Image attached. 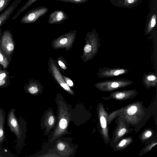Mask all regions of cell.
<instances>
[{
  "label": "cell",
  "mask_w": 157,
  "mask_h": 157,
  "mask_svg": "<svg viewBox=\"0 0 157 157\" xmlns=\"http://www.w3.org/2000/svg\"><path fill=\"white\" fill-rule=\"evenodd\" d=\"M150 115L148 109L144 108L143 101L132 103L108 114L109 125L116 116H121L125 120L126 123L134 127L135 130L138 132Z\"/></svg>",
  "instance_id": "1"
},
{
  "label": "cell",
  "mask_w": 157,
  "mask_h": 157,
  "mask_svg": "<svg viewBox=\"0 0 157 157\" xmlns=\"http://www.w3.org/2000/svg\"><path fill=\"white\" fill-rule=\"evenodd\" d=\"M97 111L99 121V132L105 143L108 145L111 141L108 129V113L101 103H98Z\"/></svg>",
  "instance_id": "2"
},
{
  "label": "cell",
  "mask_w": 157,
  "mask_h": 157,
  "mask_svg": "<svg viewBox=\"0 0 157 157\" xmlns=\"http://www.w3.org/2000/svg\"><path fill=\"white\" fill-rule=\"evenodd\" d=\"M15 43L10 31L6 29L2 33L0 39V48L6 58L10 61L14 51Z\"/></svg>",
  "instance_id": "3"
},
{
  "label": "cell",
  "mask_w": 157,
  "mask_h": 157,
  "mask_svg": "<svg viewBox=\"0 0 157 157\" xmlns=\"http://www.w3.org/2000/svg\"><path fill=\"white\" fill-rule=\"evenodd\" d=\"M133 82L126 79H114L101 81L95 84L96 87L102 92H111L117 89L124 88Z\"/></svg>",
  "instance_id": "4"
},
{
  "label": "cell",
  "mask_w": 157,
  "mask_h": 157,
  "mask_svg": "<svg viewBox=\"0 0 157 157\" xmlns=\"http://www.w3.org/2000/svg\"><path fill=\"white\" fill-rule=\"evenodd\" d=\"M117 125L113 132V136L110 144L111 147L116 144L124 136L131 132L133 130L129 128L125 119L122 117L118 116Z\"/></svg>",
  "instance_id": "5"
},
{
  "label": "cell",
  "mask_w": 157,
  "mask_h": 157,
  "mask_svg": "<svg viewBox=\"0 0 157 157\" xmlns=\"http://www.w3.org/2000/svg\"><path fill=\"white\" fill-rule=\"evenodd\" d=\"M16 109L11 108L8 112L7 116V123L10 130L16 137L17 142H20L22 137L23 132L22 125L21 121L16 117L15 112Z\"/></svg>",
  "instance_id": "6"
},
{
  "label": "cell",
  "mask_w": 157,
  "mask_h": 157,
  "mask_svg": "<svg viewBox=\"0 0 157 157\" xmlns=\"http://www.w3.org/2000/svg\"><path fill=\"white\" fill-rule=\"evenodd\" d=\"M48 8L41 6L33 8L28 10L22 17L20 22L24 24H29L35 22L39 18L45 14Z\"/></svg>",
  "instance_id": "7"
},
{
  "label": "cell",
  "mask_w": 157,
  "mask_h": 157,
  "mask_svg": "<svg viewBox=\"0 0 157 157\" xmlns=\"http://www.w3.org/2000/svg\"><path fill=\"white\" fill-rule=\"evenodd\" d=\"M137 92L136 90H131L123 91H118L111 92L108 97H103L101 99L108 100L113 99L117 100L123 101L133 98L137 96Z\"/></svg>",
  "instance_id": "8"
},
{
  "label": "cell",
  "mask_w": 157,
  "mask_h": 157,
  "mask_svg": "<svg viewBox=\"0 0 157 157\" xmlns=\"http://www.w3.org/2000/svg\"><path fill=\"white\" fill-rule=\"evenodd\" d=\"M128 71V70L124 68H111L104 67L99 69L98 75L100 78H111L124 75Z\"/></svg>",
  "instance_id": "9"
},
{
  "label": "cell",
  "mask_w": 157,
  "mask_h": 157,
  "mask_svg": "<svg viewBox=\"0 0 157 157\" xmlns=\"http://www.w3.org/2000/svg\"><path fill=\"white\" fill-rule=\"evenodd\" d=\"M68 14L63 10H56L48 16V23L50 24H60L68 19Z\"/></svg>",
  "instance_id": "10"
},
{
  "label": "cell",
  "mask_w": 157,
  "mask_h": 157,
  "mask_svg": "<svg viewBox=\"0 0 157 157\" xmlns=\"http://www.w3.org/2000/svg\"><path fill=\"white\" fill-rule=\"evenodd\" d=\"M22 0H15L0 14V29L10 17Z\"/></svg>",
  "instance_id": "11"
},
{
  "label": "cell",
  "mask_w": 157,
  "mask_h": 157,
  "mask_svg": "<svg viewBox=\"0 0 157 157\" xmlns=\"http://www.w3.org/2000/svg\"><path fill=\"white\" fill-rule=\"evenodd\" d=\"M142 81L144 86L148 89L151 87H156L157 85L156 75L154 72L149 73L147 74L145 73L143 77Z\"/></svg>",
  "instance_id": "12"
},
{
  "label": "cell",
  "mask_w": 157,
  "mask_h": 157,
  "mask_svg": "<svg viewBox=\"0 0 157 157\" xmlns=\"http://www.w3.org/2000/svg\"><path fill=\"white\" fill-rule=\"evenodd\" d=\"M133 137L128 136L121 139L117 143L112 146L116 151H119L124 149L133 142Z\"/></svg>",
  "instance_id": "13"
},
{
  "label": "cell",
  "mask_w": 157,
  "mask_h": 157,
  "mask_svg": "<svg viewBox=\"0 0 157 157\" xmlns=\"http://www.w3.org/2000/svg\"><path fill=\"white\" fill-rule=\"evenodd\" d=\"M5 122V113L3 109L0 108V146L5 139L4 125Z\"/></svg>",
  "instance_id": "14"
},
{
  "label": "cell",
  "mask_w": 157,
  "mask_h": 157,
  "mask_svg": "<svg viewBox=\"0 0 157 157\" xmlns=\"http://www.w3.org/2000/svg\"><path fill=\"white\" fill-rule=\"evenodd\" d=\"M37 0H28L27 2L13 16L12 20L15 19L21 13L27 9L33 3Z\"/></svg>",
  "instance_id": "15"
},
{
  "label": "cell",
  "mask_w": 157,
  "mask_h": 157,
  "mask_svg": "<svg viewBox=\"0 0 157 157\" xmlns=\"http://www.w3.org/2000/svg\"><path fill=\"white\" fill-rule=\"evenodd\" d=\"M10 62L3 53L0 48V65L2 66L3 69L5 70L8 67Z\"/></svg>",
  "instance_id": "16"
},
{
  "label": "cell",
  "mask_w": 157,
  "mask_h": 157,
  "mask_svg": "<svg viewBox=\"0 0 157 157\" xmlns=\"http://www.w3.org/2000/svg\"><path fill=\"white\" fill-rule=\"evenodd\" d=\"M153 134L152 130L147 129L144 131L140 136V138L142 143L151 137Z\"/></svg>",
  "instance_id": "17"
},
{
  "label": "cell",
  "mask_w": 157,
  "mask_h": 157,
  "mask_svg": "<svg viewBox=\"0 0 157 157\" xmlns=\"http://www.w3.org/2000/svg\"><path fill=\"white\" fill-rule=\"evenodd\" d=\"M157 144L156 140H154L149 144L147 145L143 148L141 151L140 155L143 154L146 152H147L151 150L153 147L156 145Z\"/></svg>",
  "instance_id": "18"
},
{
  "label": "cell",
  "mask_w": 157,
  "mask_h": 157,
  "mask_svg": "<svg viewBox=\"0 0 157 157\" xmlns=\"http://www.w3.org/2000/svg\"><path fill=\"white\" fill-rule=\"evenodd\" d=\"M10 77L0 79V88H4L7 87L10 84Z\"/></svg>",
  "instance_id": "19"
},
{
  "label": "cell",
  "mask_w": 157,
  "mask_h": 157,
  "mask_svg": "<svg viewBox=\"0 0 157 157\" xmlns=\"http://www.w3.org/2000/svg\"><path fill=\"white\" fill-rule=\"evenodd\" d=\"M11 0H0V13L3 12Z\"/></svg>",
  "instance_id": "20"
},
{
  "label": "cell",
  "mask_w": 157,
  "mask_h": 157,
  "mask_svg": "<svg viewBox=\"0 0 157 157\" xmlns=\"http://www.w3.org/2000/svg\"><path fill=\"white\" fill-rule=\"evenodd\" d=\"M156 15L154 14L150 21L148 28V31L150 32L152 29L155 27L156 24Z\"/></svg>",
  "instance_id": "21"
},
{
  "label": "cell",
  "mask_w": 157,
  "mask_h": 157,
  "mask_svg": "<svg viewBox=\"0 0 157 157\" xmlns=\"http://www.w3.org/2000/svg\"><path fill=\"white\" fill-rule=\"evenodd\" d=\"M65 2H70L74 4H81L86 2L89 0H54Z\"/></svg>",
  "instance_id": "22"
},
{
  "label": "cell",
  "mask_w": 157,
  "mask_h": 157,
  "mask_svg": "<svg viewBox=\"0 0 157 157\" xmlns=\"http://www.w3.org/2000/svg\"><path fill=\"white\" fill-rule=\"evenodd\" d=\"M9 72L6 70L0 68V79L9 77Z\"/></svg>",
  "instance_id": "23"
},
{
  "label": "cell",
  "mask_w": 157,
  "mask_h": 157,
  "mask_svg": "<svg viewBox=\"0 0 157 157\" xmlns=\"http://www.w3.org/2000/svg\"><path fill=\"white\" fill-rule=\"evenodd\" d=\"M67 122L66 119L64 118H62L60 120L59 125L61 129H65L67 127Z\"/></svg>",
  "instance_id": "24"
},
{
  "label": "cell",
  "mask_w": 157,
  "mask_h": 157,
  "mask_svg": "<svg viewBox=\"0 0 157 157\" xmlns=\"http://www.w3.org/2000/svg\"><path fill=\"white\" fill-rule=\"evenodd\" d=\"M57 147L58 150L62 151L65 148V145L63 143H59L57 144Z\"/></svg>",
  "instance_id": "25"
},
{
  "label": "cell",
  "mask_w": 157,
  "mask_h": 157,
  "mask_svg": "<svg viewBox=\"0 0 157 157\" xmlns=\"http://www.w3.org/2000/svg\"><path fill=\"white\" fill-rule=\"evenodd\" d=\"M54 117L52 116H51L49 117L48 119V123L50 125H52L54 123Z\"/></svg>",
  "instance_id": "26"
},
{
  "label": "cell",
  "mask_w": 157,
  "mask_h": 157,
  "mask_svg": "<svg viewBox=\"0 0 157 157\" xmlns=\"http://www.w3.org/2000/svg\"><path fill=\"white\" fill-rule=\"evenodd\" d=\"M91 46L90 44H87L84 48V50L85 52L88 53L90 52L91 50Z\"/></svg>",
  "instance_id": "27"
},
{
  "label": "cell",
  "mask_w": 157,
  "mask_h": 157,
  "mask_svg": "<svg viewBox=\"0 0 157 157\" xmlns=\"http://www.w3.org/2000/svg\"><path fill=\"white\" fill-rule=\"evenodd\" d=\"M60 85L66 90L69 91L70 90V88L67 84L66 83H62Z\"/></svg>",
  "instance_id": "28"
},
{
  "label": "cell",
  "mask_w": 157,
  "mask_h": 157,
  "mask_svg": "<svg viewBox=\"0 0 157 157\" xmlns=\"http://www.w3.org/2000/svg\"><path fill=\"white\" fill-rule=\"evenodd\" d=\"M67 39L66 38H64L60 40V43L61 44H65L67 43Z\"/></svg>",
  "instance_id": "29"
},
{
  "label": "cell",
  "mask_w": 157,
  "mask_h": 157,
  "mask_svg": "<svg viewBox=\"0 0 157 157\" xmlns=\"http://www.w3.org/2000/svg\"><path fill=\"white\" fill-rule=\"evenodd\" d=\"M60 66L61 67L63 68V69H65L66 68V67L65 66V65L64 64L62 63V62H61L60 61H59L58 62Z\"/></svg>",
  "instance_id": "30"
},
{
  "label": "cell",
  "mask_w": 157,
  "mask_h": 157,
  "mask_svg": "<svg viewBox=\"0 0 157 157\" xmlns=\"http://www.w3.org/2000/svg\"><path fill=\"white\" fill-rule=\"evenodd\" d=\"M67 84L70 86H72L73 85V82H72L70 80H68L67 81Z\"/></svg>",
  "instance_id": "31"
},
{
  "label": "cell",
  "mask_w": 157,
  "mask_h": 157,
  "mask_svg": "<svg viewBox=\"0 0 157 157\" xmlns=\"http://www.w3.org/2000/svg\"><path fill=\"white\" fill-rule=\"evenodd\" d=\"M135 0H127V2L129 3H132Z\"/></svg>",
  "instance_id": "32"
},
{
  "label": "cell",
  "mask_w": 157,
  "mask_h": 157,
  "mask_svg": "<svg viewBox=\"0 0 157 157\" xmlns=\"http://www.w3.org/2000/svg\"><path fill=\"white\" fill-rule=\"evenodd\" d=\"M2 28H1L0 29V39L1 36V34H2Z\"/></svg>",
  "instance_id": "33"
}]
</instances>
